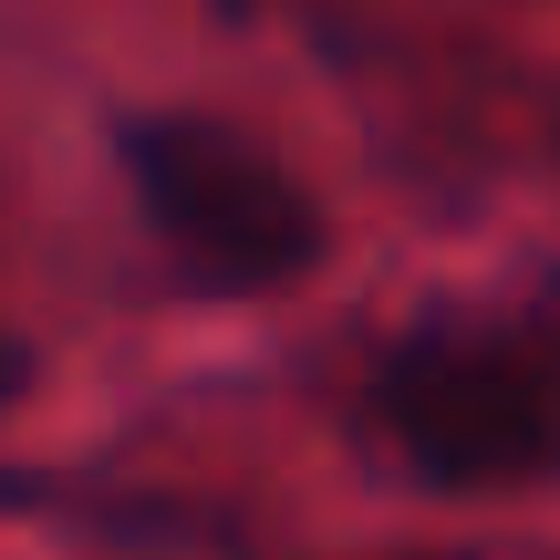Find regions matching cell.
I'll use <instances>...</instances> for the list:
<instances>
[{
  "label": "cell",
  "instance_id": "cell-1",
  "mask_svg": "<svg viewBox=\"0 0 560 560\" xmlns=\"http://www.w3.org/2000/svg\"><path fill=\"white\" fill-rule=\"evenodd\" d=\"M374 425L425 488H520L560 457V353L520 322H416L374 353Z\"/></svg>",
  "mask_w": 560,
  "mask_h": 560
},
{
  "label": "cell",
  "instance_id": "cell-2",
  "mask_svg": "<svg viewBox=\"0 0 560 560\" xmlns=\"http://www.w3.org/2000/svg\"><path fill=\"white\" fill-rule=\"evenodd\" d=\"M125 187H136V219L177 249L187 270L229 280V291H280V280L322 270L332 229H322V198L301 187V166L260 145L229 115H125Z\"/></svg>",
  "mask_w": 560,
  "mask_h": 560
}]
</instances>
